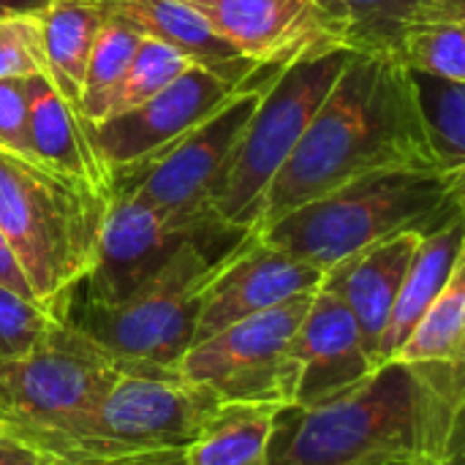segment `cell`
Segmentation results:
<instances>
[{
	"label": "cell",
	"mask_w": 465,
	"mask_h": 465,
	"mask_svg": "<svg viewBox=\"0 0 465 465\" xmlns=\"http://www.w3.org/2000/svg\"><path fill=\"white\" fill-rule=\"evenodd\" d=\"M463 406V365L387 360L327 403L283 406L262 465H452Z\"/></svg>",
	"instance_id": "6da1fadb"
},
{
	"label": "cell",
	"mask_w": 465,
	"mask_h": 465,
	"mask_svg": "<svg viewBox=\"0 0 465 465\" xmlns=\"http://www.w3.org/2000/svg\"><path fill=\"white\" fill-rule=\"evenodd\" d=\"M420 166H439V161L406 65L387 54L351 52L300 144L270 183L253 232L365 174Z\"/></svg>",
	"instance_id": "7a4b0ae2"
},
{
	"label": "cell",
	"mask_w": 465,
	"mask_h": 465,
	"mask_svg": "<svg viewBox=\"0 0 465 465\" xmlns=\"http://www.w3.org/2000/svg\"><path fill=\"white\" fill-rule=\"evenodd\" d=\"M465 218V169H390L351 180L256 232L278 251L330 270L403 232L428 237Z\"/></svg>",
	"instance_id": "3957f363"
},
{
	"label": "cell",
	"mask_w": 465,
	"mask_h": 465,
	"mask_svg": "<svg viewBox=\"0 0 465 465\" xmlns=\"http://www.w3.org/2000/svg\"><path fill=\"white\" fill-rule=\"evenodd\" d=\"M109 199L71 183L33 158L0 150V232L11 245L35 305L71 316L87 278Z\"/></svg>",
	"instance_id": "277c9868"
},
{
	"label": "cell",
	"mask_w": 465,
	"mask_h": 465,
	"mask_svg": "<svg viewBox=\"0 0 465 465\" xmlns=\"http://www.w3.org/2000/svg\"><path fill=\"white\" fill-rule=\"evenodd\" d=\"M349 57V49L308 54L278 68V76L264 84L259 106L210 191V210L223 226L256 229L270 183L300 144Z\"/></svg>",
	"instance_id": "5b68a950"
},
{
	"label": "cell",
	"mask_w": 465,
	"mask_h": 465,
	"mask_svg": "<svg viewBox=\"0 0 465 465\" xmlns=\"http://www.w3.org/2000/svg\"><path fill=\"white\" fill-rule=\"evenodd\" d=\"M242 229H223L191 240L183 251L128 300L65 319L123 360L174 368L193 346L204 289L223 256L245 237Z\"/></svg>",
	"instance_id": "8992f818"
},
{
	"label": "cell",
	"mask_w": 465,
	"mask_h": 465,
	"mask_svg": "<svg viewBox=\"0 0 465 465\" xmlns=\"http://www.w3.org/2000/svg\"><path fill=\"white\" fill-rule=\"evenodd\" d=\"M311 297L313 292L297 294L270 311L223 327L193 343L174 371L191 384L213 392L221 403L292 406L297 368L289 357V343Z\"/></svg>",
	"instance_id": "52a82bcc"
},
{
	"label": "cell",
	"mask_w": 465,
	"mask_h": 465,
	"mask_svg": "<svg viewBox=\"0 0 465 465\" xmlns=\"http://www.w3.org/2000/svg\"><path fill=\"white\" fill-rule=\"evenodd\" d=\"M131 362L60 322L22 357L0 360V411L63 428L87 417Z\"/></svg>",
	"instance_id": "ba28073f"
},
{
	"label": "cell",
	"mask_w": 465,
	"mask_h": 465,
	"mask_svg": "<svg viewBox=\"0 0 465 465\" xmlns=\"http://www.w3.org/2000/svg\"><path fill=\"white\" fill-rule=\"evenodd\" d=\"M262 93L264 87H240L226 104L185 131L177 142L139 166L112 174L114 193H128L180 218L218 221L210 210V191L253 109L259 106Z\"/></svg>",
	"instance_id": "9c48e42d"
},
{
	"label": "cell",
	"mask_w": 465,
	"mask_h": 465,
	"mask_svg": "<svg viewBox=\"0 0 465 465\" xmlns=\"http://www.w3.org/2000/svg\"><path fill=\"white\" fill-rule=\"evenodd\" d=\"M223 229L229 226L218 221L180 218L128 193H112L95 262L82 281V286H87L84 305L109 308L128 300L147 286L183 251V245Z\"/></svg>",
	"instance_id": "30bf717a"
},
{
	"label": "cell",
	"mask_w": 465,
	"mask_h": 465,
	"mask_svg": "<svg viewBox=\"0 0 465 465\" xmlns=\"http://www.w3.org/2000/svg\"><path fill=\"white\" fill-rule=\"evenodd\" d=\"M240 87L245 84H234L191 63L180 76L139 106L101 123H90L95 150L112 174L134 169L210 117Z\"/></svg>",
	"instance_id": "8fae6325"
},
{
	"label": "cell",
	"mask_w": 465,
	"mask_h": 465,
	"mask_svg": "<svg viewBox=\"0 0 465 465\" xmlns=\"http://www.w3.org/2000/svg\"><path fill=\"white\" fill-rule=\"evenodd\" d=\"M188 5L256 68H283L308 54L343 49L341 30L319 0H188Z\"/></svg>",
	"instance_id": "7c38bea8"
},
{
	"label": "cell",
	"mask_w": 465,
	"mask_h": 465,
	"mask_svg": "<svg viewBox=\"0 0 465 465\" xmlns=\"http://www.w3.org/2000/svg\"><path fill=\"white\" fill-rule=\"evenodd\" d=\"M324 272L308 262H300L275 245L264 242L256 232H248L218 264L210 278L193 343L221 332L223 327L270 311L297 294L316 292Z\"/></svg>",
	"instance_id": "4fadbf2b"
},
{
	"label": "cell",
	"mask_w": 465,
	"mask_h": 465,
	"mask_svg": "<svg viewBox=\"0 0 465 465\" xmlns=\"http://www.w3.org/2000/svg\"><path fill=\"white\" fill-rule=\"evenodd\" d=\"M289 357L297 368L292 406L327 403L360 384L376 368L357 319L322 286L313 292L311 305L292 335Z\"/></svg>",
	"instance_id": "5bb4252c"
},
{
	"label": "cell",
	"mask_w": 465,
	"mask_h": 465,
	"mask_svg": "<svg viewBox=\"0 0 465 465\" xmlns=\"http://www.w3.org/2000/svg\"><path fill=\"white\" fill-rule=\"evenodd\" d=\"M25 82L33 161L112 202V172L95 150L90 123L46 74H33Z\"/></svg>",
	"instance_id": "9a60e30c"
},
{
	"label": "cell",
	"mask_w": 465,
	"mask_h": 465,
	"mask_svg": "<svg viewBox=\"0 0 465 465\" xmlns=\"http://www.w3.org/2000/svg\"><path fill=\"white\" fill-rule=\"evenodd\" d=\"M420 240V234L403 232L390 240L373 242L324 270L322 289L332 292L351 311L376 365L379 343L384 338L398 289L403 283V275L411 264Z\"/></svg>",
	"instance_id": "2e32d148"
},
{
	"label": "cell",
	"mask_w": 465,
	"mask_h": 465,
	"mask_svg": "<svg viewBox=\"0 0 465 465\" xmlns=\"http://www.w3.org/2000/svg\"><path fill=\"white\" fill-rule=\"evenodd\" d=\"M117 25L136 30L144 38H155L161 44L174 46L191 63L234 82L248 84V76L259 68L240 57L213 27L180 0H84Z\"/></svg>",
	"instance_id": "e0dca14e"
},
{
	"label": "cell",
	"mask_w": 465,
	"mask_h": 465,
	"mask_svg": "<svg viewBox=\"0 0 465 465\" xmlns=\"http://www.w3.org/2000/svg\"><path fill=\"white\" fill-rule=\"evenodd\" d=\"M335 19L343 49L398 60L406 33L430 16L465 19V0H319Z\"/></svg>",
	"instance_id": "ac0fdd59"
},
{
	"label": "cell",
	"mask_w": 465,
	"mask_h": 465,
	"mask_svg": "<svg viewBox=\"0 0 465 465\" xmlns=\"http://www.w3.org/2000/svg\"><path fill=\"white\" fill-rule=\"evenodd\" d=\"M463 242V221H455L420 240L411 264L403 275V283L398 289L384 338L379 343V365L395 354V349L406 341V335L428 311V305L447 286L452 270L465 259Z\"/></svg>",
	"instance_id": "d6986e66"
},
{
	"label": "cell",
	"mask_w": 465,
	"mask_h": 465,
	"mask_svg": "<svg viewBox=\"0 0 465 465\" xmlns=\"http://www.w3.org/2000/svg\"><path fill=\"white\" fill-rule=\"evenodd\" d=\"M281 406L218 403L177 465H262Z\"/></svg>",
	"instance_id": "ffe728a7"
},
{
	"label": "cell",
	"mask_w": 465,
	"mask_h": 465,
	"mask_svg": "<svg viewBox=\"0 0 465 465\" xmlns=\"http://www.w3.org/2000/svg\"><path fill=\"white\" fill-rule=\"evenodd\" d=\"M46 76L79 109L87 57L104 25V14L84 0H49L38 11Z\"/></svg>",
	"instance_id": "44dd1931"
},
{
	"label": "cell",
	"mask_w": 465,
	"mask_h": 465,
	"mask_svg": "<svg viewBox=\"0 0 465 465\" xmlns=\"http://www.w3.org/2000/svg\"><path fill=\"white\" fill-rule=\"evenodd\" d=\"M465 259L390 360L409 365H463Z\"/></svg>",
	"instance_id": "7402d4cb"
},
{
	"label": "cell",
	"mask_w": 465,
	"mask_h": 465,
	"mask_svg": "<svg viewBox=\"0 0 465 465\" xmlns=\"http://www.w3.org/2000/svg\"><path fill=\"white\" fill-rule=\"evenodd\" d=\"M409 82L439 166L465 169V82L422 71H409Z\"/></svg>",
	"instance_id": "603a6c76"
},
{
	"label": "cell",
	"mask_w": 465,
	"mask_h": 465,
	"mask_svg": "<svg viewBox=\"0 0 465 465\" xmlns=\"http://www.w3.org/2000/svg\"><path fill=\"white\" fill-rule=\"evenodd\" d=\"M188 65H191V60L183 52H177L174 46L142 35L139 49H136L131 65L125 68L123 79L101 101H95L90 109H84L82 117L87 123H101L112 114L128 112V109L139 106L142 101H147L150 95H155L158 90H163Z\"/></svg>",
	"instance_id": "cb8c5ba5"
},
{
	"label": "cell",
	"mask_w": 465,
	"mask_h": 465,
	"mask_svg": "<svg viewBox=\"0 0 465 465\" xmlns=\"http://www.w3.org/2000/svg\"><path fill=\"white\" fill-rule=\"evenodd\" d=\"M398 63L409 71L465 82V19H422L406 33Z\"/></svg>",
	"instance_id": "d4e9b609"
},
{
	"label": "cell",
	"mask_w": 465,
	"mask_h": 465,
	"mask_svg": "<svg viewBox=\"0 0 465 465\" xmlns=\"http://www.w3.org/2000/svg\"><path fill=\"white\" fill-rule=\"evenodd\" d=\"M142 35L125 25H117L112 19H104L93 52L87 57V68H84V82H82V101H79V112L90 109L95 101H101L125 74V68L131 65L136 49H139Z\"/></svg>",
	"instance_id": "484cf974"
},
{
	"label": "cell",
	"mask_w": 465,
	"mask_h": 465,
	"mask_svg": "<svg viewBox=\"0 0 465 465\" xmlns=\"http://www.w3.org/2000/svg\"><path fill=\"white\" fill-rule=\"evenodd\" d=\"M60 319L38 308L33 300L0 286V360H14L38 346Z\"/></svg>",
	"instance_id": "4316f807"
},
{
	"label": "cell",
	"mask_w": 465,
	"mask_h": 465,
	"mask_svg": "<svg viewBox=\"0 0 465 465\" xmlns=\"http://www.w3.org/2000/svg\"><path fill=\"white\" fill-rule=\"evenodd\" d=\"M46 74L38 14L0 19V79Z\"/></svg>",
	"instance_id": "83f0119b"
},
{
	"label": "cell",
	"mask_w": 465,
	"mask_h": 465,
	"mask_svg": "<svg viewBox=\"0 0 465 465\" xmlns=\"http://www.w3.org/2000/svg\"><path fill=\"white\" fill-rule=\"evenodd\" d=\"M25 79H0V150L33 158L30 139H27V82Z\"/></svg>",
	"instance_id": "f1b7e54d"
},
{
	"label": "cell",
	"mask_w": 465,
	"mask_h": 465,
	"mask_svg": "<svg viewBox=\"0 0 465 465\" xmlns=\"http://www.w3.org/2000/svg\"><path fill=\"white\" fill-rule=\"evenodd\" d=\"M0 286L16 292V294L25 297V300H33V292H30V286H27V278H25V272H22V267H19L14 251H11V245L5 242L3 232H0ZM33 302H35V300H33ZM38 308H41V305H38Z\"/></svg>",
	"instance_id": "f546056e"
},
{
	"label": "cell",
	"mask_w": 465,
	"mask_h": 465,
	"mask_svg": "<svg viewBox=\"0 0 465 465\" xmlns=\"http://www.w3.org/2000/svg\"><path fill=\"white\" fill-rule=\"evenodd\" d=\"M0 465H65L57 458H49L33 447H25L19 441L0 439Z\"/></svg>",
	"instance_id": "4dcf8cb0"
},
{
	"label": "cell",
	"mask_w": 465,
	"mask_h": 465,
	"mask_svg": "<svg viewBox=\"0 0 465 465\" xmlns=\"http://www.w3.org/2000/svg\"><path fill=\"white\" fill-rule=\"evenodd\" d=\"M49 5V0H0V19L19 14H38Z\"/></svg>",
	"instance_id": "1f68e13d"
},
{
	"label": "cell",
	"mask_w": 465,
	"mask_h": 465,
	"mask_svg": "<svg viewBox=\"0 0 465 465\" xmlns=\"http://www.w3.org/2000/svg\"><path fill=\"white\" fill-rule=\"evenodd\" d=\"M180 3H188V0H180Z\"/></svg>",
	"instance_id": "d6a6232c"
}]
</instances>
